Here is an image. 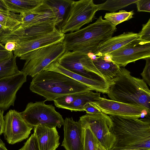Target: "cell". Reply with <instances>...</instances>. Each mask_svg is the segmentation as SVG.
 Segmentation results:
<instances>
[{"mask_svg":"<svg viewBox=\"0 0 150 150\" xmlns=\"http://www.w3.org/2000/svg\"><path fill=\"white\" fill-rule=\"evenodd\" d=\"M115 141L110 150H150V116L142 118L109 115Z\"/></svg>","mask_w":150,"mask_h":150,"instance_id":"cell-1","label":"cell"},{"mask_svg":"<svg viewBox=\"0 0 150 150\" xmlns=\"http://www.w3.org/2000/svg\"><path fill=\"white\" fill-rule=\"evenodd\" d=\"M107 94L110 99L145 108L150 114V91L142 79L133 76L130 72L120 67L109 84Z\"/></svg>","mask_w":150,"mask_h":150,"instance_id":"cell-2","label":"cell"},{"mask_svg":"<svg viewBox=\"0 0 150 150\" xmlns=\"http://www.w3.org/2000/svg\"><path fill=\"white\" fill-rule=\"evenodd\" d=\"M115 27L100 16L94 23L79 30L64 34L65 51L93 54L101 44L112 37Z\"/></svg>","mask_w":150,"mask_h":150,"instance_id":"cell-3","label":"cell"},{"mask_svg":"<svg viewBox=\"0 0 150 150\" xmlns=\"http://www.w3.org/2000/svg\"><path fill=\"white\" fill-rule=\"evenodd\" d=\"M29 88L32 92L43 97L45 101H54L66 95L91 90L66 75L46 70L33 77Z\"/></svg>","mask_w":150,"mask_h":150,"instance_id":"cell-4","label":"cell"},{"mask_svg":"<svg viewBox=\"0 0 150 150\" xmlns=\"http://www.w3.org/2000/svg\"><path fill=\"white\" fill-rule=\"evenodd\" d=\"M65 51L64 45L59 42L45 46L22 55L25 61L21 71L33 77L52 63L57 61Z\"/></svg>","mask_w":150,"mask_h":150,"instance_id":"cell-5","label":"cell"},{"mask_svg":"<svg viewBox=\"0 0 150 150\" xmlns=\"http://www.w3.org/2000/svg\"><path fill=\"white\" fill-rule=\"evenodd\" d=\"M66 16L58 26L63 34L79 30L84 25L92 21L98 11L97 4L92 0L73 1Z\"/></svg>","mask_w":150,"mask_h":150,"instance_id":"cell-6","label":"cell"},{"mask_svg":"<svg viewBox=\"0 0 150 150\" xmlns=\"http://www.w3.org/2000/svg\"><path fill=\"white\" fill-rule=\"evenodd\" d=\"M45 100L30 102L25 110L21 112L26 122L34 127L45 125L60 128L63 125L64 120L52 105H47Z\"/></svg>","mask_w":150,"mask_h":150,"instance_id":"cell-7","label":"cell"},{"mask_svg":"<svg viewBox=\"0 0 150 150\" xmlns=\"http://www.w3.org/2000/svg\"><path fill=\"white\" fill-rule=\"evenodd\" d=\"M67 69L87 78L109 83L87 54L76 51H65L57 61Z\"/></svg>","mask_w":150,"mask_h":150,"instance_id":"cell-8","label":"cell"},{"mask_svg":"<svg viewBox=\"0 0 150 150\" xmlns=\"http://www.w3.org/2000/svg\"><path fill=\"white\" fill-rule=\"evenodd\" d=\"M79 121L88 125L101 144L107 150H110L115 138L112 132L113 122L109 115L100 111L95 114H86L80 117Z\"/></svg>","mask_w":150,"mask_h":150,"instance_id":"cell-9","label":"cell"},{"mask_svg":"<svg viewBox=\"0 0 150 150\" xmlns=\"http://www.w3.org/2000/svg\"><path fill=\"white\" fill-rule=\"evenodd\" d=\"M120 67L140 59L150 57V42L138 38L104 55Z\"/></svg>","mask_w":150,"mask_h":150,"instance_id":"cell-10","label":"cell"},{"mask_svg":"<svg viewBox=\"0 0 150 150\" xmlns=\"http://www.w3.org/2000/svg\"><path fill=\"white\" fill-rule=\"evenodd\" d=\"M3 133L8 143L13 144L28 138L33 127L23 119L21 112L10 110L4 117Z\"/></svg>","mask_w":150,"mask_h":150,"instance_id":"cell-11","label":"cell"},{"mask_svg":"<svg viewBox=\"0 0 150 150\" xmlns=\"http://www.w3.org/2000/svg\"><path fill=\"white\" fill-rule=\"evenodd\" d=\"M91 105L102 112L109 115L140 118L143 114L150 116L146 110L137 105L126 103L101 97Z\"/></svg>","mask_w":150,"mask_h":150,"instance_id":"cell-12","label":"cell"},{"mask_svg":"<svg viewBox=\"0 0 150 150\" xmlns=\"http://www.w3.org/2000/svg\"><path fill=\"white\" fill-rule=\"evenodd\" d=\"M27 75L21 71L0 79V110H6L14 106L17 91L27 81Z\"/></svg>","mask_w":150,"mask_h":150,"instance_id":"cell-13","label":"cell"},{"mask_svg":"<svg viewBox=\"0 0 150 150\" xmlns=\"http://www.w3.org/2000/svg\"><path fill=\"white\" fill-rule=\"evenodd\" d=\"M64 34L57 28L52 31L41 35L28 40L16 43L17 45L13 51L16 57L22 55L37 49L50 45L62 42Z\"/></svg>","mask_w":150,"mask_h":150,"instance_id":"cell-14","label":"cell"},{"mask_svg":"<svg viewBox=\"0 0 150 150\" xmlns=\"http://www.w3.org/2000/svg\"><path fill=\"white\" fill-rule=\"evenodd\" d=\"M56 28L55 23H40L25 28H15L0 35V42L3 45L9 41L19 43L51 32Z\"/></svg>","mask_w":150,"mask_h":150,"instance_id":"cell-15","label":"cell"},{"mask_svg":"<svg viewBox=\"0 0 150 150\" xmlns=\"http://www.w3.org/2000/svg\"><path fill=\"white\" fill-rule=\"evenodd\" d=\"M100 93L94 92L91 90H87L59 98L54 101V103L58 108L71 111H84V107L86 103H96L100 100Z\"/></svg>","mask_w":150,"mask_h":150,"instance_id":"cell-16","label":"cell"},{"mask_svg":"<svg viewBox=\"0 0 150 150\" xmlns=\"http://www.w3.org/2000/svg\"><path fill=\"white\" fill-rule=\"evenodd\" d=\"M64 138L61 146L65 150H83L84 129L79 120L66 117L63 124Z\"/></svg>","mask_w":150,"mask_h":150,"instance_id":"cell-17","label":"cell"},{"mask_svg":"<svg viewBox=\"0 0 150 150\" xmlns=\"http://www.w3.org/2000/svg\"><path fill=\"white\" fill-rule=\"evenodd\" d=\"M21 14V23L16 28H25L47 23H54L56 25L55 13L45 0L33 10Z\"/></svg>","mask_w":150,"mask_h":150,"instance_id":"cell-18","label":"cell"},{"mask_svg":"<svg viewBox=\"0 0 150 150\" xmlns=\"http://www.w3.org/2000/svg\"><path fill=\"white\" fill-rule=\"evenodd\" d=\"M56 72L66 75L84 84L92 91L107 94L109 91V84L100 80L90 79L70 71L64 68L57 61L51 64L44 70Z\"/></svg>","mask_w":150,"mask_h":150,"instance_id":"cell-19","label":"cell"},{"mask_svg":"<svg viewBox=\"0 0 150 150\" xmlns=\"http://www.w3.org/2000/svg\"><path fill=\"white\" fill-rule=\"evenodd\" d=\"M40 150H56L60 144L56 127L45 125L34 127V133Z\"/></svg>","mask_w":150,"mask_h":150,"instance_id":"cell-20","label":"cell"},{"mask_svg":"<svg viewBox=\"0 0 150 150\" xmlns=\"http://www.w3.org/2000/svg\"><path fill=\"white\" fill-rule=\"evenodd\" d=\"M139 38L138 33L132 32H125L117 36L112 37L101 44L92 54L96 56L106 55Z\"/></svg>","mask_w":150,"mask_h":150,"instance_id":"cell-21","label":"cell"},{"mask_svg":"<svg viewBox=\"0 0 150 150\" xmlns=\"http://www.w3.org/2000/svg\"><path fill=\"white\" fill-rule=\"evenodd\" d=\"M89 57L95 66L109 83L118 73L120 67L105 56H96L92 54Z\"/></svg>","mask_w":150,"mask_h":150,"instance_id":"cell-22","label":"cell"},{"mask_svg":"<svg viewBox=\"0 0 150 150\" xmlns=\"http://www.w3.org/2000/svg\"><path fill=\"white\" fill-rule=\"evenodd\" d=\"M9 11L23 13L30 11L42 3L44 0H2Z\"/></svg>","mask_w":150,"mask_h":150,"instance_id":"cell-23","label":"cell"},{"mask_svg":"<svg viewBox=\"0 0 150 150\" xmlns=\"http://www.w3.org/2000/svg\"><path fill=\"white\" fill-rule=\"evenodd\" d=\"M73 1L71 0H45L53 9L56 16V26L63 21L68 9Z\"/></svg>","mask_w":150,"mask_h":150,"instance_id":"cell-24","label":"cell"},{"mask_svg":"<svg viewBox=\"0 0 150 150\" xmlns=\"http://www.w3.org/2000/svg\"><path fill=\"white\" fill-rule=\"evenodd\" d=\"M138 0H108L105 2L97 4L98 11H108L111 12L125 8L135 3Z\"/></svg>","mask_w":150,"mask_h":150,"instance_id":"cell-25","label":"cell"},{"mask_svg":"<svg viewBox=\"0 0 150 150\" xmlns=\"http://www.w3.org/2000/svg\"><path fill=\"white\" fill-rule=\"evenodd\" d=\"M134 14L133 10L127 11L121 10L118 12L106 13L104 18L111 24L116 27L118 24L131 19Z\"/></svg>","mask_w":150,"mask_h":150,"instance_id":"cell-26","label":"cell"},{"mask_svg":"<svg viewBox=\"0 0 150 150\" xmlns=\"http://www.w3.org/2000/svg\"><path fill=\"white\" fill-rule=\"evenodd\" d=\"M20 71L14 55L0 63V79L15 75Z\"/></svg>","mask_w":150,"mask_h":150,"instance_id":"cell-27","label":"cell"},{"mask_svg":"<svg viewBox=\"0 0 150 150\" xmlns=\"http://www.w3.org/2000/svg\"><path fill=\"white\" fill-rule=\"evenodd\" d=\"M21 15L9 12H0V24L7 28L9 31L13 30L21 23Z\"/></svg>","mask_w":150,"mask_h":150,"instance_id":"cell-28","label":"cell"},{"mask_svg":"<svg viewBox=\"0 0 150 150\" xmlns=\"http://www.w3.org/2000/svg\"><path fill=\"white\" fill-rule=\"evenodd\" d=\"M81 124L84 129L83 150H97L96 137L88 125Z\"/></svg>","mask_w":150,"mask_h":150,"instance_id":"cell-29","label":"cell"},{"mask_svg":"<svg viewBox=\"0 0 150 150\" xmlns=\"http://www.w3.org/2000/svg\"><path fill=\"white\" fill-rule=\"evenodd\" d=\"M18 150H40L36 137L34 133L31 135L23 146Z\"/></svg>","mask_w":150,"mask_h":150,"instance_id":"cell-30","label":"cell"},{"mask_svg":"<svg viewBox=\"0 0 150 150\" xmlns=\"http://www.w3.org/2000/svg\"><path fill=\"white\" fill-rule=\"evenodd\" d=\"M139 39L141 40L150 42V18L148 22L142 25L141 31L138 33Z\"/></svg>","mask_w":150,"mask_h":150,"instance_id":"cell-31","label":"cell"},{"mask_svg":"<svg viewBox=\"0 0 150 150\" xmlns=\"http://www.w3.org/2000/svg\"><path fill=\"white\" fill-rule=\"evenodd\" d=\"M146 63L142 72L141 75L142 79L149 86H150V57L145 59Z\"/></svg>","mask_w":150,"mask_h":150,"instance_id":"cell-32","label":"cell"},{"mask_svg":"<svg viewBox=\"0 0 150 150\" xmlns=\"http://www.w3.org/2000/svg\"><path fill=\"white\" fill-rule=\"evenodd\" d=\"M135 3L138 11L150 12V0H138Z\"/></svg>","mask_w":150,"mask_h":150,"instance_id":"cell-33","label":"cell"},{"mask_svg":"<svg viewBox=\"0 0 150 150\" xmlns=\"http://www.w3.org/2000/svg\"><path fill=\"white\" fill-rule=\"evenodd\" d=\"M13 55V51H9L5 49H0V63L11 58Z\"/></svg>","mask_w":150,"mask_h":150,"instance_id":"cell-34","label":"cell"},{"mask_svg":"<svg viewBox=\"0 0 150 150\" xmlns=\"http://www.w3.org/2000/svg\"><path fill=\"white\" fill-rule=\"evenodd\" d=\"M84 111H85L86 114H95L100 112L98 109L95 108L91 104L90 102L86 103L84 107Z\"/></svg>","mask_w":150,"mask_h":150,"instance_id":"cell-35","label":"cell"},{"mask_svg":"<svg viewBox=\"0 0 150 150\" xmlns=\"http://www.w3.org/2000/svg\"><path fill=\"white\" fill-rule=\"evenodd\" d=\"M16 45V42L14 41H9L5 44V49L8 51L12 52L15 50Z\"/></svg>","mask_w":150,"mask_h":150,"instance_id":"cell-36","label":"cell"},{"mask_svg":"<svg viewBox=\"0 0 150 150\" xmlns=\"http://www.w3.org/2000/svg\"><path fill=\"white\" fill-rule=\"evenodd\" d=\"M4 110H0V135L3 133L4 121L3 114Z\"/></svg>","mask_w":150,"mask_h":150,"instance_id":"cell-37","label":"cell"},{"mask_svg":"<svg viewBox=\"0 0 150 150\" xmlns=\"http://www.w3.org/2000/svg\"><path fill=\"white\" fill-rule=\"evenodd\" d=\"M10 11L3 3L2 0H0V12L4 13H8Z\"/></svg>","mask_w":150,"mask_h":150,"instance_id":"cell-38","label":"cell"},{"mask_svg":"<svg viewBox=\"0 0 150 150\" xmlns=\"http://www.w3.org/2000/svg\"><path fill=\"white\" fill-rule=\"evenodd\" d=\"M8 31L9 30L7 28L0 24V35Z\"/></svg>","mask_w":150,"mask_h":150,"instance_id":"cell-39","label":"cell"},{"mask_svg":"<svg viewBox=\"0 0 150 150\" xmlns=\"http://www.w3.org/2000/svg\"><path fill=\"white\" fill-rule=\"evenodd\" d=\"M96 138L97 142V150H107L103 146L97 139Z\"/></svg>","mask_w":150,"mask_h":150,"instance_id":"cell-40","label":"cell"},{"mask_svg":"<svg viewBox=\"0 0 150 150\" xmlns=\"http://www.w3.org/2000/svg\"><path fill=\"white\" fill-rule=\"evenodd\" d=\"M0 150H8L5 146V144H0Z\"/></svg>","mask_w":150,"mask_h":150,"instance_id":"cell-41","label":"cell"},{"mask_svg":"<svg viewBox=\"0 0 150 150\" xmlns=\"http://www.w3.org/2000/svg\"><path fill=\"white\" fill-rule=\"evenodd\" d=\"M0 49L3 50L5 49V46L0 42Z\"/></svg>","mask_w":150,"mask_h":150,"instance_id":"cell-42","label":"cell"},{"mask_svg":"<svg viewBox=\"0 0 150 150\" xmlns=\"http://www.w3.org/2000/svg\"><path fill=\"white\" fill-rule=\"evenodd\" d=\"M144 150L140 149H119V150Z\"/></svg>","mask_w":150,"mask_h":150,"instance_id":"cell-43","label":"cell"},{"mask_svg":"<svg viewBox=\"0 0 150 150\" xmlns=\"http://www.w3.org/2000/svg\"><path fill=\"white\" fill-rule=\"evenodd\" d=\"M0 144H5L4 143V142H3V141H2V140L0 138Z\"/></svg>","mask_w":150,"mask_h":150,"instance_id":"cell-44","label":"cell"},{"mask_svg":"<svg viewBox=\"0 0 150 150\" xmlns=\"http://www.w3.org/2000/svg\"></svg>","mask_w":150,"mask_h":150,"instance_id":"cell-45","label":"cell"}]
</instances>
